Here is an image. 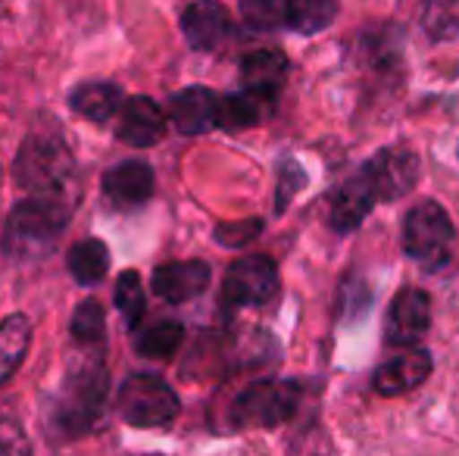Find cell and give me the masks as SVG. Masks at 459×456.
<instances>
[{
	"instance_id": "obj_1",
	"label": "cell",
	"mask_w": 459,
	"mask_h": 456,
	"mask_svg": "<svg viewBox=\"0 0 459 456\" xmlns=\"http://www.w3.org/2000/svg\"><path fill=\"white\" fill-rule=\"evenodd\" d=\"M73 207L66 203L63 191L50 194H31L13 207L4 228V250L16 260H38L60 244L63 231L69 226Z\"/></svg>"
},
{
	"instance_id": "obj_2",
	"label": "cell",
	"mask_w": 459,
	"mask_h": 456,
	"mask_svg": "<svg viewBox=\"0 0 459 456\" xmlns=\"http://www.w3.org/2000/svg\"><path fill=\"white\" fill-rule=\"evenodd\" d=\"M107 388V372H103L100 363L73 369L66 384H63L60 397H56L54 409H50V426L60 434H66V438L94 432L103 422Z\"/></svg>"
},
{
	"instance_id": "obj_3",
	"label": "cell",
	"mask_w": 459,
	"mask_h": 456,
	"mask_svg": "<svg viewBox=\"0 0 459 456\" xmlns=\"http://www.w3.org/2000/svg\"><path fill=\"white\" fill-rule=\"evenodd\" d=\"M73 166V151H69L60 134L31 132L19 147L13 172H16V182L29 194H50V191L66 188Z\"/></svg>"
},
{
	"instance_id": "obj_4",
	"label": "cell",
	"mask_w": 459,
	"mask_h": 456,
	"mask_svg": "<svg viewBox=\"0 0 459 456\" xmlns=\"http://www.w3.org/2000/svg\"><path fill=\"white\" fill-rule=\"evenodd\" d=\"M456 228L450 213L437 201H422L403 219V254L425 269H437L450 260Z\"/></svg>"
},
{
	"instance_id": "obj_5",
	"label": "cell",
	"mask_w": 459,
	"mask_h": 456,
	"mask_svg": "<svg viewBox=\"0 0 459 456\" xmlns=\"http://www.w3.org/2000/svg\"><path fill=\"white\" fill-rule=\"evenodd\" d=\"M116 407L128 426L160 428L176 419L182 403L166 378L151 375V372H134L122 382L119 394H116Z\"/></svg>"
},
{
	"instance_id": "obj_6",
	"label": "cell",
	"mask_w": 459,
	"mask_h": 456,
	"mask_svg": "<svg viewBox=\"0 0 459 456\" xmlns=\"http://www.w3.org/2000/svg\"><path fill=\"white\" fill-rule=\"evenodd\" d=\"M303 388L297 382H254L231 400L235 428H275L300 409Z\"/></svg>"
},
{
	"instance_id": "obj_7",
	"label": "cell",
	"mask_w": 459,
	"mask_h": 456,
	"mask_svg": "<svg viewBox=\"0 0 459 456\" xmlns=\"http://www.w3.org/2000/svg\"><path fill=\"white\" fill-rule=\"evenodd\" d=\"M278 294V266L269 256H241L229 266L222 281V304L229 310L263 306Z\"/></svg>"
},
{
	"instance_id": "obj_8",
	"label": "cell",
	"mask_w": 459,
	"mask_h": 456,
	"mask_svg": "<svg viewBox=\"0 0 459 456\" xmlns=\"http://www.w3.org/2000/svg\"><path fill=\"white\" fill-rule=\"evenodd\" d=\"M378 188H375L372 176L366 172V166H359L344 185L332 194V207H328V226L338 235H351L366 222V216L372 213V207L378 203Z\"/></svg>"
},
{
	"instance_id": "obj_9",
	"label": "cell",
	"mask_w": 459,
	"mask_h": 456,
	"mask_svg": "<svg viewBox=\"0 0 459 456\" xmlns=\"http://www.w3.org/2000/svg\"><path fill=\"white\" fill-rule=\"evenodd\" d=\"M366 172L372 176L381 201H400L419 182V157L403 147H385L366 159Z\"/></svg>"
},
{
	"instance_id": "obj_10",
	"label": "cell",
	"mask_w": 459,
	"mask_h": 456,
	"mask_svg": "<svg viewBox=\"0 0 459 456\" xmlns=\"http://www.w3.org/2000/svg\"><path fill=\"white\" fill-rule=\"evenodd\" d=\"M182 31L187 47L210 54L219 50L231 35V16L219 0H194L182 13Z\"/></svg>"
},
{
	"instance_id": "obj_11",
	"label": "cell",
	"mask_w": 459,
	"mask_h": 456,
	"mask_svg": "<svg viewBox=\"0 0 459 456\" xmlns=\"http://www.w3.org/2000/svg\"><path fill=\"white\" fill-rule=\"evenodd\" d=\"M431 325V297L422 288H406L387 310V344L410 347L422 341Z\"/></svg>"
},
{
	"instance_id": "obj_12",
	"label": "cell",
	"mask_w": 459,
	"mask_h": 456,
	"mask_svg": "<svg viewBox=\"0 0 459 456\" xmlns=\"http://www.w3.org/2000/svg\"><path fill=\"white\" fill-rule=\"evenodd\" d=\"M163 134H166V113L153 98L138 94V98H128L119 107V132H116V138L122 144L144 151V147L160 144Z\"/></svg>"
},
{
	"instance_id": "obj_13",
	"label": "cell",
	"mask_w": 459,
	"mask_h": 456,
	"mask_svg": "<svg viewBox=\"0 0 459 456\" xmlns=\"http://www.w3.org/2000/svg\"><path fill=\"white\" fill-rule=\"evenodd\" d=\"M431 369H435L431 353L422 350V347H412L403 357L387 359V363H381L378 369H375L372 388H375V394H381V397H400V394H406V391H416L419 384L431 375Z\"/></svg>"
},
{
	"instance_id": "obj_14",
	"label": "cell",
	"mask_w": 459,
	"mask_h": 456,
	"mask_svg": "<svg viewBox=\"0 0 459 456\" xmlns=\"http://www.w3.org/2000/svg\"><path fill=\"white\" fill-rule=\"evenodd\" d=\"M103 197L119 210L144 207L153 197V169L144 159H128L103 176Z\"/></svg>"
},
{
	"instance_id": "obj_15",
	"label": "cell",
	"mask_w": 459,
	"mask_h": 456,
	"mask_svg": "<svg viewBox=\"0 0 459 456\" xmlns=\"http://www.w3.org/2000/svg\"><path fill=\"white\" fill-rule=\"evenodd\" d=\"M219 100L210 88H185L169 98V119L176 132L182 134H204L219 128Z\"/></svg>"
},
{
	"instance_id": "obj_16",
	"label": "cell",
	"mask_w": 459,
	"mask_h": 456,
	"mask_svg": "<svg viewBox=\"0 0 459 456\" xmlns=\"http://www.w3.org/2000/svg\"><path fill=\"white\" fill-rule=\"evenodd\" d=\"M210 285V266L204 260H185V262H166L153 272V294L166 304H185Z\"/></svg>"
},
{
	"instance_id": "obj_17",
	"label": "cell",
	"mask_w": 459,
	"mask_h": 456,
	"mask_svg": "<svg viewBox=\"0 0 459 456\" xmlns=\"http://www.w3.org/2000/svg\"><path fill=\"white\" fill-rule=\"evenodd\" d=\"M288 79V56L281 50H254L241 60V85L247 91L278 98Z\"/></svg>"
},
{
	"instance_id": "obj_18",
	"label": "cell",
	"mask_w": 459,
	"mask_h": 456,
	"mask_svg": "<svg viewBox=\"0 0 459 456\" xmlns=\"http://www.w3.org/2000/svg\"><path fill=\"white\" fill-rule=\"evenodd\" d=\"M275 98H266V94L256 91H238L229 94V98L219 100V128L222 132H244V128H254L273 113Z\"/></svg>"
},
{
	"instance_id": "obj_19",
	"label": "cell",
	"mask_w": 459,
	"mask_h": 456,
	"mask_svg": "<svg viewBox=\"0 0 459 456\" xmlns=\"http://www.w3.org/2000/svg\"><path fill=\"white\" fill-rule=\"evenodd\" d=\"M122 91L113 82H82L69 91V107L91 122H107L119 110Z\"/></svg>"
},
{
	"instance_id": "obj_20",
	"label": "cell",
	"mask_w": 459,
	"mask_h": 456,
	"mask_svg": "<svg viewBox=\"0 0 459 456\" xmlns=\"http://www.w3.org/2000/svg\"><path fill=\"white\" fill-rule=\"evenodd\" d=\"M31 341V325L22 313H13L0 323V384H6L22 366Z\"/></svg>"
},
{
	"instance_id": "obj_21",
	"label": "cell",
	"mask_w": 459,
	"mask_h": 456,
	"mask_svg": "<svg viewBox=\"0 0 459 456\" xmlns=\"http://www.w3.org/2000/svg\"><path fill=\"white\" fill-rule=\"evenodd\" d=\"M69 272L79 285L91 288V285H100L109 272V250L103 241L97 237H85L79 241L73 250H69Z\"/></svg>"
},
{
	"instance_id": "obj_22",
	"label": "cell",
	"mask_w": 459,
	"mask_h": 456,
	"mask_svg": "<svg viewBox=\"0 0 459 456\" xmlns=\"http://www.w3.org/2000/svg\"><path fill=\"white\" fill-rule=\"evenodd\" d=\"M341 0H288V29L297 35H319L338 19Z\"/></svg>"
},
{
	"instance_id": "obj_23",
	"label": "cell",
	"mask_w": 459,
	"mask_h": 456,
	"mask_svg": "<svg viewBox=\"0 0 459 456\" xmlns=\"http://www.w3.org/2000/svg\"><path fill=\"white\" fill-rule=\"evenodd\" d=\"M182 341H185V325L166 319V323H157L151 329L138 331L134 335V350H138V357L147 359H169L176 357Z\"/></svg>"
},
{
	"instance_id": "obj_24",
	"label": "cell",
	"mask_w": 459,
	"mask_h": 456,
	"mask_svg": "<svg viewBox=\"0 0 459 456\" xmlns=\"http://www.w3.org/2000/svg\"><path fill=\"white\" fill-rule=\"evenodd\" d=\"M422 31L435 44L459 38V0H422Z\"/></svg>"
},
{
	"instance_id": "obj_25",
	"label": "cell",
	"mask_w": 459,
	"mask_h": 456,
	"mask_svg": "<svg viewBox=\"0 0 459 456\" xmlns=\"http://www.w3.org/2000/svg\"><path fill=\"white\" fill-rule=\"evenodd\" d=\"M103 331H107V313H103L100 300L88 297L75 306L73 323H69V335H73L75 344L82 347H94L103 341Z\"/></svg>"
},
{
	"instance_id": "obj_26",
	"label": "cell",
	"mask_w": 459,
	"mask_h": 456,
	"mask_svg": "<svg viewBox=\"0 0 459 456\" xmlns=\"http://www.w3.org/2000/svg\"><path fill=\"white\" fill-rule=\"evenodd\" d=\"M113 300L119 306L122 319H126L128 329H138V323L144 319V310H147V300H144V285H141L138 272H122L119 281H116V291H113Z\"/></svg>"
},
{
	"instance_id": "obj_27",
	"label": "cell",
	"mask_w": 459,
	"mask_h": 456,
	"mask_svg": "<svg viewBox=\"0 0 459 456\" xmlns=\"http://www.w3.org/2000/svg\"><path fill=\"white\" fill-rule=\"evenodd\" d=\"M241 19L250 31H275L288 25V0H241Z\"/></svg>"
},
{
	"instance_id": "obj_28",
	"label": "cell",
	"mask_w": 459,
	"mask_h": 456,
	"mask_svg": "<svg viewBox=\"0 0 459 456\" xmlns=\"http://www.w3.org/2000/svg\"><path fill=\"white\" fill-rule=\"evenodd\" d=\"M307 185V172L294 163V159H284L281 169H278V194H275V210H288V203L294 201L297 191Z\"/></svg>"
},
{
	"instance_id": "obj_29",
	"label": "cell",
	"mask_w": 459,
	"mask_h": 456,
	"mask_svg": "<svg viewBox=\"0 0 459 456\" xmlns=\"http://www.w3.org/2000/svg\"><path fill=\"white\" fill-rule=\"evenodd\" d=\"M263 231V219H244V222H225V226L216 228V241L222 247H244L247 241H254Z\"/></svg>"
},
{
	"instance_id": "obj_30",
	"label": "cell",
	"mask_w": 459,
	"mask_h": 456,
	"mask_svg": "<svg viewBox=\"0 0 459 456\" xmlns=\"http://www.w3.org/2000/svg\"><path fill=\"white\" fill-rule=\"evenodd\" d=\"M31 444L16 419H0V453H29Z\"/></svg>"
}]
</instances>
